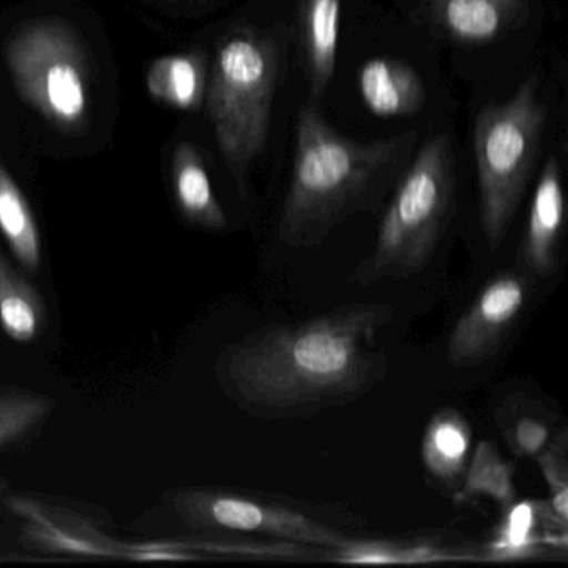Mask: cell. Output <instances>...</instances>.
<instances>
[{
    "mask_svg": "<svg viewBox=\"0 0 568 568\" xmlns=\"http://www.w3.org/2000/svg\"><path fill=\"white\" fill-rule=\"evenodd\" d=\"M9 507L14 514L26 518V535L38 548L64 554L125 558L128 545L109 540L75 515L68 511L62 514L58 508L38 504L29 498H14L9 501Z\"/></svg>",
    "mask_w": 568,
    "mask_h": 568,
    "instance_id": "8fae6325",
    "label": "cell"
},
{
    "mask_svg": "<svg viewBox=\"0 0 568 568\" xmlns=\"http://www.w3.org/2000/svg\"><path fill=\"white\" fill-rule=\"evenodd\" d=\"M567 448V435L561 434L558 438H551L544 450L535 457L548 487V504L551 510L565 521H568Z\"/></svg>",
    "mask_w": 568,
    "mask_h": 568,
    "instance_id": "cb8c5ba5",
    "label": "cell"
},
{
    "mask_svg": "<svg viewBox=\"0 0 568 568\" xmlns=\"http://www.w3.org/2000/svg\"><path fill=\"white\" fill-rule=\"evenodd\" d=\"M6 62L22 101L51 124L69 131L85 121L88 62L69 26L28 22L9 39Z\"/></svg>",
    "mask_w": 568,
    "mask_h": 568,
    "instance_id": "8992f818",
    "label": "cell"
},
{
    "mask_svg": "<svg viewBox=\"0 0 568 568\" xmlns=\"http://www.w3.org/2000/svg\"><path fill=\"white\" fill-rule=\"evenodd\" d=\"M500 524L480 557L485 560H521L547 547L567 551L568 521L561 520L544 500H515L504 508Z\"/></svg>",
    "mask_w": 568,
    "mask_h": 568,
    "instance_id": "9c48e42d",
    "label": "cell"
},
{
    "mask_svg": "<svg viewBox=\"0 0 568 568\" xmlns=\"http://www.w3.org/2000/svg\"><path fill=\"white\" fill-rule=\"evenodd\" d=\"M471 450L474 430L460 410L445 407L428 420L422 437V465L452 495L460 487Z\"/></svg>",
    "mask_w": 568,
    "mask_h": 568,
    "instance_id": "4fadbf2b",
    "label": "cell"
},
{
    "mask_svg": "<svg viewBox=\"0 0 568 568\" xmlns=\"http://www.w3.org/2000/svg\"><path fill=\"white\" fill-rule=\"evenodd\" d=\"M394 317L358 304L272 325L225 348L215 365L225 394L257 418H294L354 400L385 372L378 334Z\"/></svg>",
    "mask_w": 568,
    "mask_h": 568,
    "instance_id": "6da1fadb",
    "label": "cell"
},
{
    "mask_svg": "<svg viewBox=\"0 0 568 568\" xmlns=\"http://www.w3.org/2000/svg\"><path fill=\"white\" fill-rule=\"evenodd\" d=\"M44 297L0 251V328L16 344H34L48 325Z\"/></svg>",
    "mask_w": 568,
    "mask_h": 568,
    "instance_id": "e0dca14e",
    "label": "cell"
},
{
    "mask_svg": "<svg viewBox=\"0 0 568 568\" xmlns=\"http://www.w3.org/2000/svg\"><path fill=\"white\" fill-rule=\"evenodd\" d=\"M565 217L567 207L560 164L551 155L545 162L535 187L527 229L521 241V264L531 274L548 277L557 268Z\"/></svg>",
    "mask_w": 568,
    "mask_h": 568,
    "instance_id": "30bf717a",
    "label": "cell"
},
{
    "mask_svg": "<svg viewBox=\"0 0 568 568\" xmlns=\"http://www.w3.org/2000/svg\"><path fill=\"white\" fill-rule=\"evenodd\" d=\"M455 205V159L450 138L428 139L395 189L374 251L355 268L357 285L412 277L430 264Z\"/></svg>",
    "mask_w": 568,
    "mask_h": 568,
    "instance_id": "3957f363",
    "label": "cell"
},
{
    "mask_svg": "<svg viewBox=\"0 0 568 568\" xmlns=\"http://www.w3.org/2000/svg\"><path fill=\"white\" fill-rule=\"evenodd\" d=\"M414 134L354 142L314 108L298 114L294 171L282 205L278 235L291 247L321 244L335 225L367 207L414 145Z\"/></svg>",
    "mask_w": 568,
    "mask_h": 568,
    "instance_id": "7a4b0ae2",
    "label": "cell"
},
{
    "mask_svg": "<svg viewBox=\"0 0 568 568\" xmlns=\"http://www.w3.org/2000/svg\"><path fill=\"white\" fill-rule=\"evenodd\" d=\"M172 510L187 527L204 531L267 535L315 548L337 550L351 538L302 511L265 504L234 491L184 488L172 494Z\"/></svg>",
    "mask_w": 568,
    "mask_h": 568,
    "instance_id": "52a82bcc",
    "label": "cell"
},
{
    "mask_svg": "<svg viewBox=\"0 0 568 568\" xmlns=\"http://www.w3.org/2000/svg\"><path fill=\"white\" fill-rule=\"evenodd\" d=\"M358 91L372 114L400 118L424 108L427 91L412 65L398 59L377 58L365 62L358 72Z\"/></svg>",
    "mask_w": 568,
    "mask_h": 568,
    "instance_id": "5bb4252c",
    "label": "cell"
},
{
    "mask_svg": "<svg viewBox=\"0 0 568 568\" xmlns=\"http://www.w3.org/2000/svg\"><path fill=\"white\" fill-rule=\"evenodd\" d=\"M148 89L152 98L172 108L197 109L207 91L204 58L187 54L158 59L149 68Z\"/></svg>",
    "mask_w": 568,
    "mask_h": 568,
    "instance_id": "ffe728a7",
    "label": "cell"
},
{
    "mask_svg": "<svg viewBox=\"0 0 568 568\" xmlns=\"http://www.w3.org/2000/svg\"><path fill=\"white\" fill-rule=\"evenodd\" d=\"M0 232L22 271L38 275L42 267V237L24 192L0 161Z\"/></svg>",
    "mask_w": 568,
    "mask_h": 568,
    "instance_id": "ac0fdd59",
    "label": "cell"
},
{
    "mask_svg": "<svg viewBox=\"0 0 568 568\" xmlns=\"http://www.w3.org/2000/svg\"><path fill=\"white\" fill-rule=\"evenodd\" d=\"M341 18L342 0H302V44L314 99H321L334 79Z\"/></svg>",
    "mask_w": 568,
    "mask_h": 568,
    "instance_id": "9a60e30c",
    "label": "cell"
},
{
    "mask_svg": "<svg viewBox=\"0 0 568 568\" xmlns=\"http://www.w3.org/2000/svg\"><path fill=\"white\" fill-rule=\"evenodd\" d=\"M495 418L508 448L518 458L537 457L554 438V417L530 398H507Z\"/></svg>",
    "mask_w": 568,
    "mask_h": 568,
    "instance_id": "7402d4cb",
    "label": "cell"
},
{
    "mask_svg": "<svg viewBox=\"0 0 568 568\" xmlns=\"http://www.w3.org/2000/svg\"><path fill=\"white\" fill-rule=\"evenodd\" d=\"M172 184L179 211L189 224L204 231H227L229 219L215 197L204 161L187 142L179 144L172 158Z\"/></svg>",
    "mask_w": 568,
    "mask_h": 568,
    "instance_id": "2e32d148",
    "label": "cell"
},
{
    "mask_svg": "<svg viewBox=\"0 0 568 568\" xmlns=\"http://www.w3.org/2000/svg\"><path fill=\"white\" fill-rule=\"evenodd\" d=\"M55 410V400L24 387H0V452L31 437Z\"/></svg>",
    "mask_w": 568,
    "mask_h": 568,
    "instance_id": "603a6c76",
    "label": "cell"
},
{
    "mask_svg": "<svg viewBox=\"0 0 568 568\" xmlns=\"http://www.w3.org/2000/svg\"><path fill=\"white\" fill-rule=\"evenodd\" d=\"M332 561L357 565H414L440 561L478 560L480 555L464 548L440 547L434 544H404L387 540H348L332 550Z\"/></svg>",
    "mask_w": 568,
    "mask_h": 568,
    "instance_id": "d6986e66",
    "label": "cell"
},
{
    "mask_svg": "<svg viewBox=\"0 0 568 568\" xmlns=\"http://www.w3.org/2000/svg\"><path fill=\"white\" fill-rule=\"evenodd\" d=\"M528 297L530 281L527 274L500 272L488 281L448 337L450 364L474 367L494 357L524 314Z\"/></svg>",
    "mask_w": 568,
    "mask_h": 568,
    "instance_id": "ba28073f",
    "label": "cell"
},
{
    "mask_svg": "<svg viewBox=\"0 0 568 568\" xmlns=\"http://www.w3.org/2000/svg\"><path fill=\"white\" fill-rule=\"evenodd\" d=\"M278 69L277 45L257 31L232 32L219 44L205 95L219 149L241 185L267 142Z\"/></svg>",
    "mask_w": 568,
    "mask_h": 568,
    "instance_id": "277c9868",
    "label": "cell"
},
{
    "mask_svg": "<svg viewBox=\"0 0 568 568\" xmlns=\"http://www.w3.org/2000/svg\"><path fill=\"white\" fill-rule=\"evenodd\" d=\"M527 0H427L434 24L462 44L497 41L524 11Z\"/></svg>",
    "mask_w": 568,
    "mask_h": 568,
    "instance_id": "7c38bea8",
    "label": "cell"
},
{
    "mask_svg": "<svg viewBox=\"0 0 568 568\" xmlns=\"http://www.w3.org/2000/svg\"><path fill=\"white\" fill-rule=\"evenodd\" d=\"M537 88V79H528L514 98L487 105L475 122L480 224L491 252L504 244L537 161L547 122Z\"/></svg>",
    "mask_w": 568,
    "mask_h": 568,
    "instance_id": "5b68a950",
    "label": "cell"
},
{
    "mask_svg": "<svg viewBox=\"0 0 568 568\" xmlns=\"http://www.w3.org/2000/svg\"><path fill=\"white\" fill-rule=\"evenodd\" d=\"M475 497L491 498L500 505L501 510L517 500L515 464L501 457L495 444L488 440L475 445L460 487L454 494V500L458 504H467Z\"/></svg>",
    "mask_w": 568,
    "mask_h": 568,
    "instance_id": "44dd1931",
    "label": "cell"
}]
</instances>
